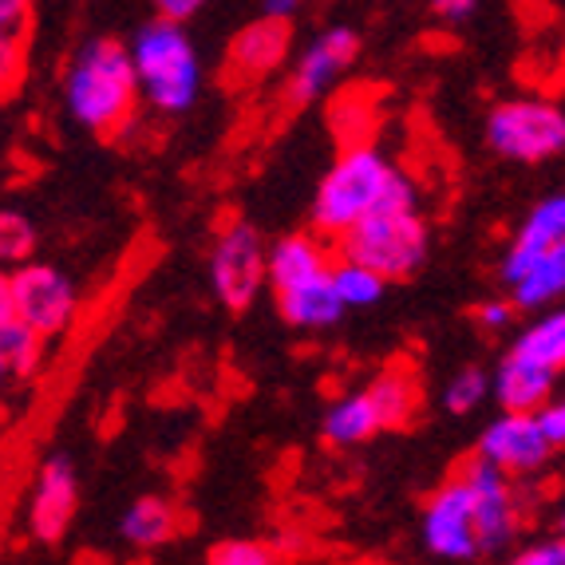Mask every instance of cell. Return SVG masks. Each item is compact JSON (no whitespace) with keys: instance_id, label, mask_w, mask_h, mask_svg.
<instances>
[{"instance_id":"6da1fadb","label":"cell","mask_w":565,"mask_h":565,"mask_svg":"<svg viewBox=\"0 0 565 565\" xmlns=\"http://www.w3.org/2000/svg\"><path fill=\"white\" fill-rule=\"evenodd\" d=\"M404 199H415V182L407 179L404 170L392 167V159L380 147L364 142V147H344L340 151V159L332 162L317 194H312L309 217L317 234L340 242L364 217Z\"/></svg>"},{"instance_id":"7a4b0ae2","label":"cell","mask_w":565,"mask_h":565,"mask_svg":"<svg viewBox=\"0 0 565 565\" xmlns=\"http://www.w3.org/2000/svg\"><path fill=\"white\" fill-rule=\"evenodd\" d=\"M142 99L131 47L119 40H92L76 52L64 76V104L92 135H115L135 119Z\"/></svg>"},{"instance_id":"3957f363","label":"cell","mask_w":565,"mask_h":565,"mask_svg":"<svg viewBox=\"0 0 565 565\" xmlns=\"http://www.w3.org/2000/svg\"><path fill=\"white\" fill-rule=\"evenodd\" d=\"M135 67H139L142 99L159 115H182L194 107L202 92V60L182 32L179 20H151L142 24L131 44Z\"/></svg>"},{"instance_id":"277c9868","label":"cell","mask_w":565,"mask_h":565,"mask_svg":"<svg viewBox=\"0 0 565 565\" xmlns=\"http://www.w3.org/2000/svg\"><path fill=\"white\" fill-rule=\"evenodd\" d=\"M340 254L372 265L387 281H407L412 274H419L431 254V230H427V217L419 214V202H392L364 217L352 234L340 237Z\"/></svg>"},{"instance_id":"5b68a950","label":"cell","mask_w":565,"mask_h":565,"mask_svg":"<svg viewBox=\"0 0 565 565\" xmlns=\"http://www.w3.org/2000/svg\"><path fill=\"white\" fill-rule=\"evenodd\" d=\"M419 407V384L407 372H384L360 392H349L329 404L321 419L324 444L332 447H356L376 439L380 431L404 427Z\"/></svg>"},{"instance_id":"8992f818","label":"cell","mask_w":565,"mask_h":565,"mask_svg":"<svg viewBox=\"0 0 565 565\" xmlns=\"http://www.w3.org/2000/svg\"><path fill=\"white\" fill-rule=\"evenodd\" d=\"M0 312H17L20 321H29L44 337H60L79 312L76 281L44 262L12 265L0 281Z\"/></svg>"},{"instance_id":"52a82bcc","label":"cell","mask_w":565,"mask_h":565,"mask_svg":"<svg viewBox=\"0 0 565 565\" xmlns=\"http://www.w3.org/2000/svg\"><path fill=\"white\" fill-rule=\"evenodd\" d=\"M210 289L226 309L245 312L269 289V245L249 222H226L210 245Z\"/></svg>"},{"instance_id":"ba28073f","label":"cell","mask_w":565,"mask_h":565,"mask_svg":"<svg viewBox=\"0 0 565 565\" xmlns=\"http://www.w3.org/2000/svg\"><path fill=\"white\" fill-rule=\"evenodd\" d=\"M419 534H424L427 554L444 557V562L482 557L479 499H475V482L467 467H459L451 479L431 490V499L424 502V514H419Z\"/></svg>"},{"instance_id":"9c48e42d","label":"cell","mask_w":565,"mask_h":565,"mask_svg":"<svg viewBox=\"0 0 565 565\" xmlns=\"http://www.w3.org/2000/svg\"><path fill=\"white\" fill-rule=\"evenodd\" d=\"M487 142L510 162H546L565 151V111L546 99H507L487 115Z\"/></svg>"},{"instance_id":"30bf717a","label":"cell","mask_w":565,"mask_h":565,"mask_svg":"<svg viewBox=\"0 0 565 565\" xmlns=\"http://www.w3.org/2000/svg\"><path fill=\"white\" fill-rule=\"evenodd\" d=\"M554 439L542 427L537 412H502L479 435V459L499 467L502 475H534L554 455Z\"/></svg>"},{"instance_id":"8fae6325","label":"cell","mask_w":565,"mask_h":565,"mask_svg":"<svg viewBox=\"0 0 565 565\" xmlns=\"http://www.w3.org/2000/svg\"><path fill=\"white\" fill-rule=\"evenodd\" d=\"M79 510V475L72 467V459L64 455H52L44 459V467L36 471L32 479V490H29V534L36 542H60L72 526Z\"/></svg>"},{"instance_id":"7c38bea8","label":"cell","mask_w":565,"mask_h":565,"mask_svg":"<svg viewBox=\"0 0 565 565\" xmlns=\"http://www.w3.org/2000/svg\"><path fill=\"white\" fill-rule=\"evenodd\" d=\"M356 56H360V36L352 29H329L324 36L312 40L305 47V56L297 60V67H292L289 87H285L289 107H305L312 99H321Z\"/></svg>"},{"instance_id":"4fadbf2b","label":"cell","mask_w":565,"mask_h":565,"mask_svg":"<svg viewBox=\"0 0 565 565\" xmlns=\"http://www.w3.org/2000/svg\"><path fill=\"white\" fill-rule=\"evenodd\" d=\"M289 40L292 29L281 17H262L254 24H245L226 52V79L230 84H262L285 64Z\"/></svg>"},{"instance_id":"5bb4252c","label":"cell","mask_w":565,"mask_h":565,"mask_svg":"<svg viewBox=\"0 0 565 565\" xmlns=\"http://www.w3.org/2000/svg\"><path fill=\"white\" fill-rule=\"evenodd\" d=\"M565 245V194H550L537 206H530V214L522 217V226L514 230L502 257V281H514L519 274H526L530 265L542 254Z\"/></svg>"},{"instance_id":"9a60e30c","label":"cell","mask_w":565,"mask_h":565,"mask_svg":"<svg viewBox=\"0 0 565 565\" xmlns=\"http://www.w3.org/2000/svg\"><path fill=\"white\" fill-rule=\"evenodd\" d=\"M274 305L281 312V321H289L292 329H305V332L332 329L349 312L344 301H340L337 281H332V269L305 277V281H292L285 289H274Z\"/></svg>"},{"instance_id":"2e32d148","label":"cell","mask_w":565,"mask_h":565,"mask_svg":"<svg viewBox=\"0 0 565 565\" xmlns=\"http://www.w3.org/2000/svg\"><path fill=\"white\" fill-rule=\"evenodd\" d=\"M557 376L542 372V367L526 364L519 356H502L499 372H494V399L502 412H542L554 399Z\"/></svg>"},{"instance_id":"e0dca14e","label":"cell","mask_w":565,"mask_h":565,"mask_svg":"<svg viewBox=\"0 0 565 565\" xmlns=\"http://www.w3.org/2000/svg\"><path fill=\"white\" fill-rule=\"evenodd\" d=\"M510 356L526 360V364L542 367L550 376L565 372V305L542 309L530 324H522V332L510 344Z\"/></svg>"},{"instance_id":"ac0fdd59","label":"cell","mask_w":565,"mask_h":565,"mask_svg":"<svg viewBox=\"0 0 565 565\" xmlns=\"http://www.w3.org/2000/svg\"><path fill=\"white\" fill-rule=\"evenodd\" d=\"M507 289L522 312H542L554 309V305H565V245L537 257L526 274L514 277Z\"/></svg>"},{"instance_id":"d6986e66","label":"cell","mask_w":565,"mask_h":565,"mask_svg":"<svg viewBox=\"0 0 565 565\" xmlns=\"http://www.w3.org/2000/svg\"><path fill=\"white\" fill-rule=\"evenodd\" d=\"M174 530H179V510H174L170 499H162V494H142V499H135L131 507L122 510L119 519L122 542L135 550L162 546V542L174 537Z\"/></svg>"},{"instance_id":"ffe728a7","label":"cell","mask_w":565,"mask_h":565,"mask_svg":"<svg viewBox=\"0 0 565 565\" xmlns=\"http://www.w3.org/2000/svg\"><path fill=\"white\" fill-rule=\"evenodd\" d=\"M44 332H36L17 312H0V367L12 380H32L44 364Z\"/></svg>"},{"instance_id":"44dd1931","label":"cell","mask_w":565,"mask_h":565,"mask_svg":"<svg viewBox=\"0 0 565 565\" xmlns=\"http://www.w3.org/2000/svg\"><path fill=\"white\" fill-rule=\"evenodd\" d=\"M329 127L337 135L340 151L344 147H364L372 127H376V99H367V87H356V92H344L332 99Z\"/></svg>"},{"instance_id":"7402d4cb","label":"cell","mask_w":565,"mask_h":565,"mask_svg":"<svg viewBox=\"0 0 565 565\" xmlns=\"http://www.w3.org/2000/svg\"><path fill=\"white\" fill-rule=\"evenodd\" d=\"M332 281H337L344 309H372L376 301H384V289L392 285L384 274H376L372 265L356 262V257H344V254L332 265Z\"/></svg>"},{"instance_id":"603a6c76","label":"cell","mask_w":565,"mask_h":565,"mask_svg":"<svg viewBox=\"0 0 565 565\" xmlns=\"http://www.w3.org/2000/svg\"><path fill=\"white\" fill-rule=\"evenodd\" d=\"M490 396H494V376H487V372L475 367V364L459 367V372L444 384V407L455 415L479 412Z\"/></svg>"},{"instance_id":"cb8c5ba5","label":"cell","mask_w":565,"mask_h":565,"mask_svg":"<svg viewBox=\"0 0 565 565\" xmlns=\"http://www.w3.org/2000/svg\"><path fill=\"white\" fill-rule=\"evenodd\" d=\"M36 249V226L20 210H4L0 214V257L9 265H24Z\"/></svg>"},{"instance_id":"d4e9b609","label":"cell","mask_w":565,"mask_h":565,"mask_svg":"<svg viewBox=\"0 0 565 565\" xmlns=\"http://www.w3.org/2000/svg\"><path fill=\"white\" fill-rule=\"evenodd\" d=\"M206 565H277V554L257 537H226L206 554Z\"/></svg>"},{"instance_id":"484cf974","label":"cell","mask_w":565,"mask_h":565,"mask_svg":"<svg viewBox=\"0 0 565 565\" xmlns=\"http://www.w3.org/2000/svg\"><path fill=\"white\" fill-rule=\"evenodd\" d=\"M32 0H0V40L29 44Z\"/></svg>"},{"instance_id":"4316f807","label":"cell","mask_w":565,"mask_h":565,"mask_svg":"<svg viewBox=\"0 0 565 565\" xmlns=\"http://www.w3.org/2000/svg\"><path fill=\"white\" fill-rule=\"evenodd\" d=\"M507 565H565V534L530 542V546H522Z\"/></svg>"},{"instance_id":"83f0119b","label":"cell","mask_w":565,"mask_h":565,"mask_svg":"<svg viewBox=\"0 0 565 565\" xmlns=\"http://www.w3.org/2000/svg\"><path fill=\"white\" fill-rule=\"evenodd\" d=\"M514 312H522L519 305H514V297H490V301L475 305V321L487 332H507L510 324H514Z\"/></svg>"},{"instance_id":"f1b7e54d","label":"cell","mask_w":565,"mask_h":565,"mask_svg":"<svg viewBox=\"0 0 565 565\" xmlns=\"http://www.w3.org/2000/svg\"><path fill=\"white\" fill-rule=\"evenodd\" d=\"M537 415H542V427H546V435L554 439V447H565V396L562 399L554 396Z\"/></svg>"},{"instance_id":"f546056e","label":"cell","mask_w":565,"mask_h":565,"mask_svg":"<svg viewBox=\"0 0 565 565\" xmlns=\"http://www.w3.org/2000/svg\"><path fill=\"white\" fill-rule=\"evenodd\" d=\"M0 64H4V92H12L20 79V67H24V44L0 40Z\"/></svg>"},{"instance_id":"4dcf8cb0","label":"cell","mask_w":565,"mask_h":565,"mask_svg":"<svg viewBox=\"0 0 565 565\" xmlns=\"http://www.w3.org/2000/svg\"><path fill=\"white\" fill-rule=\"evenodd\" d=\"M154 4H159V17L179 20V24H182V20L194 17V12H199L206 0H154Z\"/></svg>"},{"instance_id":"1f68e13d","label":"cell","mask_w":565,"mask_h":565,"mask_svg":"<svg viewBox=\"0 0 565 565\" xmlns=\"http://www.w3.org/2000/svg\"><path fill=\"white\" fill-rule=\"evenodd\" d=\"M475 4H479V0H431V12L439 20H462V17H471Z\"/></svg>"},{"instance_id":"d6a6232c","label":"cell","mask_w":565,"mask_h":565,"mask_svg":"<svg viewBox=\"0 0 565 565\" xmlns=\"http://www.w3.org/2000/svg\"><path fill=\"white\" fill-rule=\"evenodd\" d=\"M262 4H265V17L289 20L292 12H297V4H301V0H262Z\"/></svg>"},{"instance_id":"836d02e7","label":"cell","mask_w":565,"mask_h":565,"mask_svg":"<svg viewBox=\"0 0 565 565\" xmlns=\"http://www.w3.org/2000/svg\"><path fill=\"white\" fill-rule=\"evenodd\" d=\"M557 534H565V507H562V514H557Z\"/></svg>"}]
</instances>
